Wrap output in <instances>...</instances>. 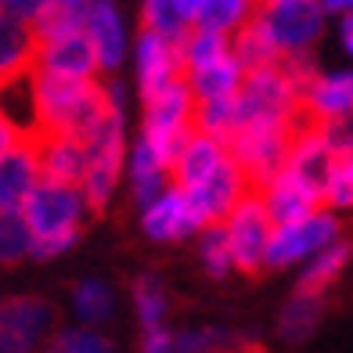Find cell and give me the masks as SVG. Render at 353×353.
Instances as JSON below:
<instances>
[{"mask_svg": "<svg viewBox=\"0 0 353 353\" xmlns=\"http://www.w3.org/2000/svg\"><path fill=\"white\" fill-rule=\"evenodd\" d=\"M108 94V112L105 119L98 123L83 144H87V173H83V199L90 205V213H105L116 191L123 184V173H126V87L119 79H108L105 83Z\"/></svg>", "mask_w": 353, "mask_h": 353, "instance_id": "obj_2", "label": "cell"}, {"mask_svg": "<svg viewBox=\"0 0 353 353\" xmlns=\"http://www.w3.org/2000/svg\"><path fill=\"white\" fill-rule=\"evenodd\" d=\"M228 159H231V148L220 137H210V134L195 130L184 141V148L173 155V163H170L173 188H184V191L199 188L205 176H210L213 170H220Z\"/></svg>", "mask_w": 353, "mask_h": 353, "instance_id": "obj_21", "label": "cell"}, {"mask_svg": "<svg viewBox=\"0 0 353 353\" xmlns=\"http://www.w3.org/2000/svg\"><path fill=\"white\" fill-rule=\"evenodd\" d=\"M350 260H353V249H350V242H343V238H339L335 245H328L325 252H317L310 263L299 267L296 288H303V292H317V296H328V288L350 270Z\"/></svg>", "mask_w": 353, "mask_h": 353, "instance_id": "obj_26", "label": "cell"}, {"mask_svg": "<svg viewBox=\"0 0 353 353\" xmlns=\"http://www.w3.org/2000/svg\"><path fill=\"white\" fill-rule=\"evenodd\" d=\"M223 234H228L234 267L242 270V274H260V270H267V249H270V238H274V220L263 210V202L256 191L245 195L228 213Z\"/></svg>", "mask_w": 353, "mask_h": 353, "instance_id": "obj_9", "label": "cell"}, {"mask_svg": "<svg viewBox=\"0 0 353 353\" xmlns=\"http://www.w3.org/2000/svg\"><path fill=\"white\" fill-rule=\"evenodd\" d=\"M252 191L256 188L249 184V176L242 173V166H238L234 159H228V163H223L220 170H213L199 188H191L188 195H191V202L199 205V213H202L205 223H223L228 213L245 195H252Z\"/></svg>", "mask_w": 353, "mask_h": 353, "instance_id": "obj_17", "label": "cell"}, {"mask_svg": "<svg viewBox=\"0 0 353 353\" xmlns=\"http://www.w3.org/2000/svg\"><path fill=\"white\" fill-rule=\"evenodd\" d=\"M126 188H130V199L137 205V213L144 210V205H152L163 191L173 184L170 176V159L155 148V144H148L141 134L130 141V148H126Z\"/></svg>", "mask_w": 353, "mask_h": 353, "instance_id": "obj_16", "label": "cell"}, {"mask_svg": "<svg viewBox=\"0 0 353 353\" xmlns=\"http://www.w3.org/2000/svg\"><path fill=\"white\" fill-rule=\"evenodd\" d=\"M141 353H176V346H173V332H170V328L144 332V339H141Z\"/></svg>", "mask_w": 353, "mask_h": 353, "instance_id": "obj_41", "label": "cell"}, {"mask_svg": "<svg viewBox=\"0 0 353 353\" xmlns=\"http://www.w3.org/2000/svg\"><path fill=\"white\" fill-rule=\"evenodd\" d=\"M33 256V231L22 213H0V263H22Z\"/></svg>", "mask_w": 353, "mask_h": 353, "instance_id": "obj_33", "label": "cell"}, {"mask_svg": "<svg viewBox=\"0 0 353 353\" xmlns=\"http://www.w3.org/2000/svg\"><path fill=\"white\" fill-rule=\"evenodd\" d=\"M26 137H29V134L22 130V126L14 123V119L8 116V112H0V155H8L11 148H19V144H22Z\"/></svg>", "mask_w": 353, "mask_h": 353, "instance_id": "obj_40", "label": "cell"}, {"mask_svg": "<svg viewBox=\"0 0 353 353\" xmlns=\"http://www.w3.org/2000/svg\"><path fill=\"white\" fill-rule=\"evenodd\" d=\"M43 181L37 144L33 137H26L19 148H11L8 155H0V213H22L26 199L37 191Z\"/></svg>", "mask_w": 353, "mask_h": 353, "instance_id": "obj_19", "label": "cell"}, {"mask_svg": "<svg viewBox=\"0 0 353 353\" xmlns=\"http://www.w3.org/2000/svg\"><path fill=\"white\" fill-rule=\"evenodd\" d=\"M256 22L274 40L281 61L310 54L314 43L325 37L328 14L321 0H260L256 4Z\"/></svg>", "mask_w": 353, "mask_h": 353, "instance_id": "obj_5", "label": "cell"}, {"mask_svg": "<svg viewBox=\"0 0 353 353\" xmlns=\"http://www.w3.org/2000/svg\"><path fill=\"white\" fill-rule=\"evenodd\" d=\"M335 166V148L332 141L325 137V130L314 123L303 119V126L292 137V148H288V159H285V170H292L299 181H307L310 188H317L325 195V181Z\"/></svg>", "mask_w": 353, "mask_h": 353, "instance_id": "obj_20", "label": "cell"}, {"mask_svg": "<svg viewBox=\"0 0 353 353\" xmlns=\"http://www.w3.org/2000/svg\"><path fill=\"white\" fill-rule=\"evenodd\" d=\"M141 26H144V33H155V37H163L176 47H181L191 33V22L181 14V8H176L173 0H144Z\"/></svg>", "mask_w": 353, "mask_h": 353, "instance_id": "obj_32", "label": "cell"}, {"mask_svg": "<svg viewBox=\"0 0 353 353\" xmlns=\"http://www.w3.org/2000/svg\"><path fill=\"white\" fill-rule=\"evenodd\" d=\"M339 216H335L328 205L299 216L292 223H278L274 238H270L267 249V270H292L310 263L317 252H325L328 245L339 242Z\"/></svg>", "mask_w": 353, "mask_h": 353, "instance_id": "obj_8", "label": "cell"}, {"mask_svg": "<svg viewBox=\"0 0 353 353\" xmlns=\"http://www.w3.org/2000/svg\"><path fill=\"white\" fill-rule=\"evenodd\" d=\"M234 112H238V126H245V123H303V90L285 72V65L256 69V72H245V83L234 98Z\"/></svg>", "mask_w": 353, "mask_h": 353, "instance_id": "obj_4", "label": "cell"}, {"mask_svg": "<svg viewBox=\"0 0 353 353\" xmlns=\"http://www.w3.org/2000/svg\"><path fill=\"white\" fill-rule=\"evenodd\" d=\"M130 58H134V79H137L141 98H152V94L166 90L176 79H184L181 47L155 37V33H144L141 29V37L130 47Z\"/></svg>", "mask_w": 353, "mask_h": 353, "instance_id": "obj_12", "label": "cell"}, {"mask_svg": "<svg viewBox=\"0 0 353 353\" xmlns=\"http://www.w3.org/2000/svg\"><path fill=\"white\" fill-rule=\"evenodd\" d=\"M353 116V69H321L303 90V119L328 126Z\"/></svg>", "mask_w": 353, "mask_h": 353, "instance_id": "obj_14", "label": "cell"}, {"mask_svg": "<svg viewBox=\"0 0 353 353\" xmlns=\"http://www.w3.org/2000/svg\"><path fill=\"white\" fill-rule=\"evenodd\" d=\"M205 228V220L199 213V205L191 202L184 188H166L152 205L141 210V231L155 245H176V242H195L199 231Z\"/></svg>", "mask_w": 353, "mask_h": 353, "instance_id": "obj_10", "label": "cell"}, {"mask_svg": "<svg viewBox=\"0 0 353 353\" xmlns=\"http://www.w3.org/2000/svg\"><path fill=\"white\" fill-rule=\"evenodd\" d=\"M130 299H134V317L141 332H159L166 328V317H170V292L159 274H141L130 285Z\"/></svg>", "mask_w": 353, "mask_h": 353, "instance_id": "obj_29", "label": "cell"}, {"mask_svg": "<svg viewBox=\"0 0 353 353\" xmlns=\"http://www.w3.org/2000/svg\"><path fill=\"white\" fill-rule=\"evenodd\" d=\"M231 54V40L228 37H216V33H202V29H191L188 40L181 43V61H184V72L191 69H202L210 61Z\"/></svg>", "mask_w": 353, "mask_h": 353, "instance_id": "obj_35", "label": "cell"}, {"mask_svg": "<svg viewBox=\"0 0 353 353\" xmlns=\"http://www.w3.org/2000/svg\"><path fill=\"white\" fill-rule=\"evenodd\" d=\"M184 83H188L191 98H195L199 105L231 101V98H238V90H242V83H245V65H242V61L234 58V51H231V54L210 61V65L184 72Z\"/></svg>", "mask_w": 353, "mask_h": 353, "instance_id": "obj_23", "label": "cell"}, {"mask_svg": "<svg viewBox=\"0 0 353 353\" xmlns=\"http://www.w3.org/2000/svg\"><path fill=\"white\" fill-rule=\"evenodd\" d=\"M37 159L43 181L58 184H83L87 173V144L72 134H37Z\"/></svg>", "mask_w": 353, "mask_h": 353, "instance_id": "obj_22", "label": "cell"}, {"mask_svg": "<svg viewBox=\"0 0 353 353\" xmlns=\"http://www.w3.org/2000/svg\"><path fill=\"white\" fill-rule=\"evenodd\" d=\"M37 43L40 47H37L33 72L58 76V79H98L101 65H98V54H94L83 29L54 37V40H37Z\"/></svg>", "mask_w": 353, "mask_h": 353, "instance_id": "obj_13", "label": "cell"}, {"mask_svg": "<svg viewBox=\"0 0 353 353\" xmlns=\"http://www.w3.org/2000/svg\"><path fill=\"white\" fill-rule=\"evenodd\" d=\"M76 29H83V11L61 4V0H54V4L47 8L43 19L33 26V33H37V40H54V37L76 33Z\"/></svg>", "mask_w": 353, "mask_h": 353, "instance_id": "obj_38", "label": "cell"}, {"mask_svg": "<svg viewBox=\"0 0 353 353\" xmlns=\"http://www.w3.org/2000/svg\"><path fill=\"white\" fill-rule=\"evenodd\" d=\"M299 126L303 123H245V126H238V134L228 141V148L252 188H260L263 181H270L274 173L285 170V159H288V148H292V137Z\"/></svg>", "mask_w": 353, "mask_h": 353, "instance_id": "obj_7", "label": "cell"}, {"mask_svg": "<svg viewBox=\"0 0 353 353\" xmlns=\"http://www.w3.org/2000/svg\"><path fill=\"white\" fill-rule=\"evenodd\" d=\"M173 4L181 8V14H184V19H188L191 26H195V14L202 11V4H205V0H173Z\"/></svg>", "mask_w": 353, "mask_h": 353, "instance_id": "obj_44", "label": "cell"}, {"mask_svg": "<svg viewBox=\"0 0 353 353\" xmlns=\"http://www.w3.org/2000/svg\"><path fill=\"white\" fill-rule=\"evenodd\" d=\"M173 346L176 353H220L231 346V335L213 325H195V328L173 332Z\"/></svg>", "mask_w": 353, "mask_h": 353, "instance_id": "obj_37", "label": "cell"}, {"mask_svg": "<svg viewBox=\"0 0 353 353\" xmlns=\"http://www.w3.org/2000/svg\"><path fill=\"white\" fill-rule=\"evenodd\" d=\"M83 33L98 54L101 72H116L126 54H130V37H126V22L112 0H94L83 8Z\"/></svg>", "mask_w": 353, "mask_h": 353, "instance_id": "obj_15", "label": "cell"}, {"mask_svg": "<svg viewBox=\"0 0 353 353\" xmlns=\"http://www.w3.org/2000/svg\"><path fill=\"white\" fill-rule=\"evenodd\" d=\"M22 216L33 231V260H58L69 249H76L83 234V220L90 216V205L79 184L40 181L37 191L26 199Z\"/></svg>", "mask_w": 353, "mask_h": 353, "instance_id": "obj_3", "label": "cell"}, {"mask_svg": "<svg viewBox=\"0 0 353 353\" xmlns=\"http://www.w3.org/2000/svg\"><path fill=\"white\" fill-rule=\"evenodd\" d=\"M29 90H33L37 134H72L87 141L108 112V94L98 79H58L29 72Z\"/></svg>", "mask_w": 353, "mask_h": 353, "instance_id": "obj_1", "label": "cell"}, {"mask_svg": "<svg viewBox=\"0 0 353 353\" xmlns=\"http://www.w3.org/2000/svg\"><path fill=\"white\" fill-rule=\"evenodd\" d=\"M61 4H69V8H79V11H83L87 4H94V0H61Z\"/></svg>", "mask_w": 353, "mask_h": 353, "instance_id": "obj_45", "label": "cell"}, {"mask_svg": "<svg viewBox=\"0 0 353 353\" xmlns=\"http://www.w3.org/2000/svg\"><path fill=\"white\" fill-rule=\"evenodd\" d=\"M37 33L33 26L14 22L8 14H0V87L19 83L33 72L37 65Z\"/></svg>", "mask_w": 353, "mask_h": 353, "instance_id": "obj_24", "label": "cell"}, {"mask_svg": "<svg viewBox=\"0 0 353 353\" xmlns=\"http://www.w3.org/2000/svg\"><path fill=\"white\" fill-rule=\"evenodd\" d=\"M256 4L260 0H205L202 11L195 14V26L202 33H216V37H234L256 19Z\"/></svg>", "mask_w": 353, "mask_h": 353, "instance_id": "obj_27", "label": "cell"}, {"mask_svg": "<svg viewBox=\"0 0 353 353\" xmlns=\"http://www.w3.org/2000/svg\"><path fill=\"white\" fill-rule=\"evenodd\" d=\"M195 252H199V263L202 270L210 274L213 281H223L234 274V256H231V245H228V234H223V223H205L195 238Z\"/></svg>", "mask_w": 353, "mask_h": 353, "instance_id": "obj_31", "label": "cell"}, {"mask_svg": "<svg viewBox=\"0 0 353 353\" xmlns=\"http://www.w3.org/2000/svg\"><path fill=\"white\" fill-rule=\"evenodd\" d=\"M231 51H234V58L245 65V72L267 69V65H281V54H278L274 40L267 37V29L256 22V19L242 29V33L231 37Z\"/></svg>", "mask_w": 353, "mask_h": 353, "instance_id": "obj_30", "label": "cell"}, {"mask_svg": "<svg viewBox=\"0 0 353 353\" xmlns=\"http://www.w3.org/2000/svg\"><path fill=\"white\" fill-rule=\"evenodd\" d=\"M54 310L37 296H14L0 303V353H37L51 339Z\"/></svg>", "mask_w": 353, "mask_h": 353, "instance_id": "obj_11", "label": "cell"}, {"mask_svg": "<svg viewBox=\"0 0 353 353\" xmlns=\"http://www.w3.org/2000/svg\"><path fill=\"white\" fill-rule=\"evenodd\" d=\"M256 195H260L263 202V210L270 213V220H274V228L278 223H292L299 216H307L314 210H321V191L310 188L307 181H299V176L292 170H281L274 173L270 181H263L260 188H256Z\"/></svg>", "mask_w": 353, "mask_h": 353, "instance_id": "obj_18", "label": "cell"}, {"mask_svg": "<svg viewBox=\"0 0 353 353\" xmlns=\"http://www.w3.org/2000/svg\"><path fill=\"white\" fill-rule=\"evenodd\" d=\"M51 4L54 0H0V14H8L14 22H26V26H37Z\"/></svg>", "mask_w": 353, "mask_h": 353, "instance_id": "obj_39", "label": "cell"}, {"mask_svg": "<svg viewBox=\"0 0 353 353\" xmlns=\"http://www.w3.org/2000/svg\"><path fill=\"white\" fill-rule=\"evenodd\" d=\"M339 43H343V51L353 58V14L339 19Z\"/></svg>", "mask_w": 353, "mask_h": 353, "instance_id": "obj_42", "label": "cell"}, {"mask_svg": "<svg viewBox=\"0 0 353 353\" xmlns=\"http://www.w3.org/2000/svg\"><path fill=\"white\" fill-rule=\"evenodd\" d=\"M321 317H325V296L296 288V292L285 299L281 314H278V335L285 343H307L317 332Z\"/></svg>", "mask_w": 353, "mask_h": 353, "instance_id": "obj_25", "label": "cell"}, {"mask_svg": "<svg viewBox=\"0 0 353 353\" xmlns=\"http://www.w3.org/2000/svg\"><path fill=\"white\" fill-rule=\"evenodd\" d=\"M0 94H4V87H0Z\"/></svg>", "mask_w": 353, "mask_h": 353, "instance_id": "obj_46", "label": "cell"}, {"mask_svg": "<svg viewBox=\"0 0 353 353\" xmlns=\"http://www.w3.org/2000/svg\"><path fill=\"white\" fill-rule=\"evenodd\" d=\"M321 202L339 216L346 210H353V155H335V166L325 181V195Z\"/></svg>", "mask_w": 353, "mask_h": 353, "instance_id": "obj_36", "label": "cell"}, {"mask_svg": "<svg viewBox=\"0 0 353 353\" xmlns=\"http://www.w3.org/2000/svg\"><path fill=\"white\" fill-rule=\"evenodd\" d=\"M72 314L83 328H98L108 325L112 314H116V292H112V285L101 281V278H83L76 281L72 288Z\"/></svg>", "mask_w": 353, "mask_h": 353, "instance_id": "obj_28", "label": "cell"}, {"mask_svg": "<svg viewBox=\"0 0 353 353\" xmlns=\"http://www.w3.org/2000/svg\"><path fill=\"white\" fill-rule=\"evenodd\" d=\"M321 4H325V14H335V19L353 14V0H321Z\"/></svg>", "mask_w": 353, "mask_h": 353, "instance_id": "obj_43", "label": "cell"}, {"mask_svg": "<svg viewBox=\"0 0 353 353\" xmlns=\"http://www.w3.org/2000/svg\"><path fill=\"white\" fill-rule=\"evenodd\" d=\"M195 108L199 101L191 98V90L184 79L170 83L166 90L144 98V112H141V137L155 144L170 163L173 155L184 148V141L195 134Z\"/></svg>", "mask_w": 353, "mask_h": 353, "instance_id": "obj_6", "label": "cell"}, {"mask_svg": "<svg viewBox=\"0 0 353 353\" xmlns=\"http://www.w3.org/2000/svg\"><path fill=\"white\" fill-rule=\"evenodd\" d=\"M40 353H112V343L98 328H61V332H51V339L43 343Z\"/></svg>", "mask_w": 353, "mask_h": 353, "instance_id": "obj_34", "label": "cell"}]
</instances>
